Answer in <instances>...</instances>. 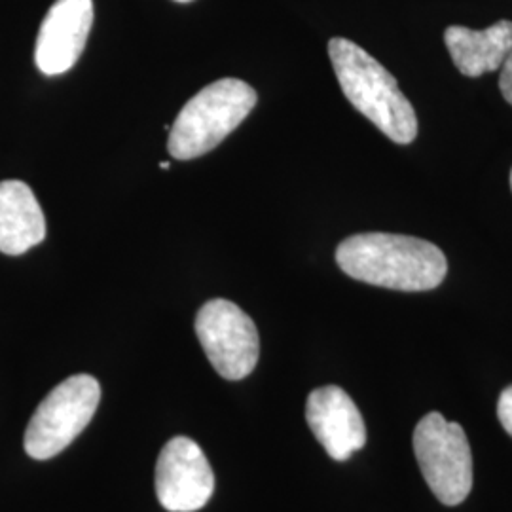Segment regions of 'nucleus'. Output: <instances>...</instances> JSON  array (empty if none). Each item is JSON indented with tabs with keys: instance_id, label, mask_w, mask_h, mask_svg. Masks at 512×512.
Returning <instances> with one entry per match:
<instances>
[{
	"instance_id": "obj_3",
	"label": "nucleus",
	"mask_w": 512,
	"mask_h": 512,
	"mask_svg": "<svg viewBox=\"0 0 512 512\" xmlns=\"http://www.w3.org/2000/svg\"><path fill=\"white\" fill-rule=\"evenodd\" d=\"M256 92L243 80L222 78L196 93L169 129L167 150L175 160H194L219 147L255 109Z\"/></svg>"
},
{
	"instance_id": "obj_2",
	"label": "nucleus",
	"mask_w": 512,
	"mask_h": 512,
	"mask_svg": "<svg viewBox=\"0 0 512 512\" xmlns=\"http://www.w3.org/2000/svg\"><path fill=\"white\" fill-rule=\"evenodd\" d=\"M329 57L349 103L391 141L410 145L418 135V116L397 78L348 38H332Z\"/></svg>"
},
{
	"instance_id": "obj_16",
	"label": "nucleus",
	"mask_w": 512,
	"mask_h": 512,
	"mask_svg": "<svg viewBox=\"0 0 512 512\" xmlns=\"http://www.w3.org/2000/svg\"><path fill=\"white\" fill-rule=\"evenodd\" d=\"M511 188H512V171H511Z\"/></svg>"
},
{
	"instance_id": "obj_12",
	"label": "nucleus",
	"mask_w": 512,
	"mask_h": 512,
	"mask_svg": "<svg viewBox=\"0 0 512 512\" xmlns=\"http://www.w3.org/2000/svg\"><path fill=\"white\" fill-rule=\"evenodd\" d=\"M497 416L503 425V429L512 437V385L507 387L497 403Z\"/></svg>"
},
{
	"instance_id": "obj_15",
	"label": "nucleus",
	"mask_w": 512,
	"mask_h": 512,
	"mask_svg": "<svg viewBox=\"0 0 512 512\" xmlns=\"http://www.w3.org/2000/svg\"><path fill=\"white\" fill-rule=\"evenodd\" d=\"M175 2H183V4H186V2H192V0H175Z\"/></svg>"
},
{
	"instance_id": "obj_14",
	"label": "nucleus",
	"mask_w": 512,
	"mask_h": 512,
	"mask_svg": "<svg viewBox=\"0 0 512 512\" xmlns=\"http://www.w3.org/2000/svg\"><path fill=\"white\" fill-rule=\"evenodd\" d=\"M169 162H162V164H160V167H162V169H169Z\"/></svg>"
},
{
	"instance_id": "obj_7",
	"label": "nucleus",
	"mask_w": 512,
	"mask_h": 512,
	"mask_svg": "<svg viewBox=\"0 0 512 512\" xmlns=\"http://www.w3.org/2000/svg\"><path fill=\"white\" fill-rule=\"evenodd\" d=\"M215 492V475L202 448L192 439L175 437L156 463V495L165 511H200Z\"/></svg>"
},
{
	"instance_id": "obj_8",
	"label": "nucleus",
	"mask_w": 512,
	"mask_h": 512,
	"mask_svg": "<svg viewBox=\"0 0 512 512\" xmlns=\"http://www.w3.org/2000/svg\"><path fill=\"white\" fill-rule=\"evenodd\" d=\"M93 0H55L38 31L35 63L46 76L71 71L86 48Z\"/></svg>"
},
{
	"instance_id": "obj_1",
	"label": "nucleus",
	"mask_w": 512,
	"mask_h": 512,
	"mask_svg": "<svg viewBox=\"0 0 512 512\" xmlns=\"http://www.w3.org/2000/svg\"><path fill=\"white\" fill-rule=\"evenodd\" d=\"M336 262L357 281L404 293L437 289L448 274L446 256L431 241L384 232L344 239Z\"/></svg>"
},
{
	"instance_id": "obj_9",
	"label": "nucleus",
	"mask_w": 512,
	"mask_h": 512,
	"mask_svg": "<svg viewBox=\"0 0 512 512\" xmlns=\"http://www.w3.org/2000/svg\"><path fill=\"white\" fill-rule=\"evenodd\" d=\"M306 420L315 439L334 461H346L365 446L363 416L348 393L336 385L311 391Z\"/></svg>"
},
{
	"instance_id": "obj_10",
	"label": "nucleus",
	"mask_w": 512,
	"mask_h": 512,
	"mask_svg": "<svg viewBox=\"0 0 512 512\" xmlns=\"http://www.w3.org/2000/svg\"><path fill=\"white\" fill-rule=\"evenodd\" d=\"M46 238V219L29 184L0 183V253L23 255Z\"/></svg>"
},
{
	"instance_id": "obj_13",
	"label": "nucleus",
	"mask_w": 512,
	"mask_h": 512,
	"mask_svg": "<svg viewBox=\"0 0 512 512\" xmlns=\"http://www.w3.org/2000/svg\"><path fill=\"white\" fill-rule=\"evenodd\" d=\"M499 90L503 93L505 101L512 105V50L507 55L505 63L501 65V76H499Z\"/></svg>"
},
{
	"instance_id": "obj_11",
	"label": "nucleus",
	"mask_w": 512,
	"mask_h": 512,
	"mask_svg": "<svg viewBox=\"0 0 512 512\" xmlns=\"http://www.w3.org/2000/svg\"><path fill=\"white\" fill-rule=\"evenodd\" d=\"M444 42L459 73L471 78L495 73L511 54L512 21L501 19L484 31L452 25L444 31Z\"/></svg>"
},
{
	"instance_id": "obj_4",
	"label": "nucleus",
	"mask_w": 512,
	"mask_h": 512,
	"mask_svg": "<svg viewBox=\"0 0 512 512\" xmlns=\"http://www.w3.org/2000/svg\"><path fill=\"white\" fill-rule=\"evenodd\" d=\"M101 385L90 374H76L54 387L38 404L25 431V452L33 459L61 454L92 421Z\"/></svg>"
},
{
	"instance_id": "obj_5",
	"label": "nucleus",
	"mask_w": 512,
	"mask_h": 512,
	"mask_svg": "<svg viewBox=\"0 0 512 512\" xmlns=\"http://www.w3.org/2000/svg\"><path fill=\"white\" fill-rule=\"evenodd\" d=\"M414 452L431 492L444 505H459L473 488V458L463 427L439 412L421 418L414 431Z\"/></svg>"
},
{
	"instance_id": "obj_6",
	"label": "nucleus",
	"mask_w": 512,
	"mask_h": 512,
	"mask_svg": "<svg viewBox=\"0 0 512 512\" xmlns=\"http://www.w3.org/2000/svg\"><path fill=\"white\" fill-rule=\"evenodd\" d=\"M196 334L207 359L224 380L247 378L258 363L255 321L230 300L215 298L196 315Z\"/></svg>"
}]
</instances>
